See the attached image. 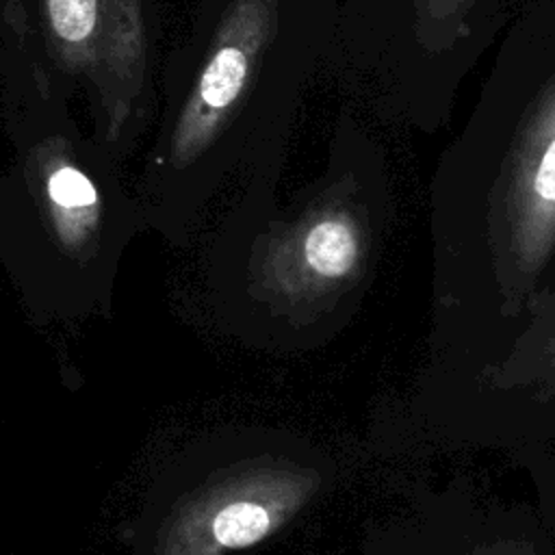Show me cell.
I'll return each mask as SVG.
<instances>
[{
    "mask_svg": "<svg viewBox=\"0 0 555 555\" xmlns=\"http://www.w3.org/2000/svg\"><path fill=\"white\" fill-rule=\"evenodd\" d=\"M336 37L338 0L189 2L132 182L147 230L186 251L234 197L280 184Z\"/></svg>",
    "mask_w": 555,
    "mask_h": 555,
    "instance_id": "cell-1",
    "label": "cell"
},
{
    "mask_svg": "<svg viewBox=\"0 0 555 555\" xmlns=\"http://www.w3.org/2000/svg\"><path fill=\"white\" fill-rule=\"evenodd\" d=\"M429 180L431 282L514 319L555 291V0H525Z\"/></svg>",
    "mask_w": 555,
    "mask_h": 555,
    "instance_id": "cell-2",
    "label": "cell"
},
{
    "mask_svg": "<svg viewBox=\"0 0 555 555\" xmlns=\"http://www.w3.org/2000/svg\"><path fill=\"white\" fill-rule=\"evenodd\" d=\"M399 219L388 141L351 106L334 119L323 167L286 199L280 184L234 197L189 247L223 301L284 323H321L377 278Z\"/></svg>",
    "mask_w": 555,
    "mask_h": 555,
    "instance_id": "cell-3",
    "label": "cell"
},
{
    "mask_svg": "<svg viewBox=\"0 0 555 555\" xmlns=\"http://www.w3.org/2000/svg\"><path fill=\"white\" fill-rule=\"evenodd\" d=\"M0 128V271L35 304L106 301L147 230L124 160L39 74L7 95Z\"/></svg>",
    "mask_w": 555,
    "mask_h": 555,
    "instance_id": "cell-4",
    "label": "cell"
},
{
    "mask_svg": "<svg viewBox=\"0 0 555 555\" xmlns=\"http://www.w3.org/2000/svg\"><path fill=\"white\" fill-rule=\"evenodd\" d=\"M212 531L219 544L230 548H241L258 542L269 531V514L256 503H232L223 507L215 522Z\"/></svg>",
    "mask_w": 555,
    "mask_h": 555,
    "instance_id": "cell-5",
    "label": "cell"
},
{
    "mask_svg": "<svg viewBox=\"0 0 555 555\" xmlns=\"http://www.w3.org/2000/svg\"><path fill=\"white\" fill-rule=\"evenodd\" d=\"M522 314L531 317V319L538 321V323H544V325H548V327H555V291H546V293L535 295V297L527 304V308H525Z\"/></svg>",
    "mask_w": 555,
    "mask_h": 555,
    "instance_id": "cell-6",
    "label": "cell"
}]
</instances>
